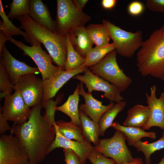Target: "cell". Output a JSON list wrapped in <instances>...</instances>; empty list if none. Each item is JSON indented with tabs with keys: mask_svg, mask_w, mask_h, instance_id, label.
<instances>
[{
	"mask_svg": "<svg viewBox=\"0 0 164 164\" xmlns=\"http://www.w3.org/2000/svg\"><path fill=\"white\" fill-rule=\"evenodd\" d=\"M41 103L32 107L28 120L11 126V133L16 136L27 153L30 164L42 162L49 154L56 135L55 126L41 114Z\"/></svg>",
	"mask_w": 164,
	"mask_h": 164,
	"instance_id": "6da1fadb",
	"label": "cell"
},
{
	"mask_svg": "<svg viewBox=\"0 0 164 164\" xmlns=\"http://www.w3.org/2000/svg\"><path fill=\"white\" fill-rule=\"evenodd\" d=\"M138 71L164 81V25L143 41L136 55Z\"/></svg>",
	"mask_w": 164,
	"mask_h": 164,
	"instance_id": "7a4b0ae2",
	"label": "cell"
},
{
	"mask_svg": "<svg viewBox=\"0 0 164 164\" xmlns=\"http://www.w3.org/2000/svg\"><path fill=\"white\" fill-rule=\"evenodd\" d=\"M20 22V28L24 30L30 37L42 43L58 67L65 70L67 58L66 36L43 28L33 20L29 15L16 18Z\"/></svg>",
	"mask_w": 164,
	"mask_h": 164,
	"instance_id": "3957f363",
	"label": "cell"
},
{
	"mask_svg": "<svg viewBox=\"0 0 164 164\" xmlns=\"http://www.w3.org/2000/svg\"><path fill=\"white\" fill-rule=\"evenodd\" d=\"M56 32L64 36L74 29L82 27L91 19V17L79 9L73 0H57Z\"/></svg>",
	"mask_w": 164,
	"mask_h": 164,
	"instance_id": "277c9868",
	"label": "cell"
},
{
	"mask_svg": "<svg viewBox=\"0 0 164 164\" xmlns=\"http://www.w3.org/2000/svg\"><path fill=\"white\" fill-rule=\"evenodd\" d=\"M117 53L114 50L109 52L98 63L89 67L94 74L117 87L121 92L125 91L132 83L117 63Z\"/></svg>",
	"mask_w": 164,
	"mask_h": 164,
	"instance_id": "5b68a950",
	"label": "cell"
},
{
	"mask_svg": "<svg viewBox=\"0 0 164 164\" xmlns=\"http://www.w3.org/2000/svg\"><path fill=\"white\" fill-rule=\"evenodd\" d=\"M102 22L108 30L117 53L125 57L132 56L140 48L143 42L142 31L138 30L134 32H128L107 20L104 19Z\"/></svg>",
	"mask_w": 164,
	"mask_h": 164,
	"instance_id": "8992f818",
	"label": "cell"
},
{
	"mask_svg": "<svg viewBox=\"0 0 164 164\" xmlns=\"http://www.w3.org/2000/svg\"><path fill=\"white\" fill-rule=\"evenodd\" d=\"M126 140L122 132L116 130L111 138L99 139L94 150L114 159L117 164L131 162L135 158L126 144Z\"/></svg>",
	"mask_w": 164,
	"mask_h": 164,
	"instance_id": "52a82bcc",
	"label": "cell"
},
{
	"mask_svg": "<svg viewBox=\"0 0 164 164\" xmlns=\"http://www.w3.org/2000/svg\"><path fill=\"white\" fill-rule=\"evenodd\" d=\"M9 41L23 51L24 55L29 56L33 60L39 70L43 80L49 78L58 70V67L53 64L51 56L42 49L40 42L37 41L29 46L12 37Z\"/></svg>",
	"mask_w": 164,
	"mask_h": 164,
	"instance_id": "ba28073f",
	"label": "cell"
},
{
	"mask_svg": "<svg viewBox=\"0 0 164 164\" xmlns=\"http://www.w3.org/2000/svg\"><path fill=\"white\" fill-rule=\"evenodd\" d=\"M84 72L83 75L77 74L73 78L84 83L87 92L91 93L93 91L103 92V97L110 102L117 103L124 100L121 95V91L116 86L94 74L88 68Z\"/></svg>",
	"mask_w": 164,
	"mask_h": 164,
	"instance_id": "9c48e42d",
	"label": "cell"
},
{
	"mask_svg": "<svg viewBox=\"0 0 164 164\" xmlns=\"http://www.w3.org/2000/svg\"><path fill=\"white\" fill-rule=\"evenodd\" d=\"M13 88L20 93L29 107L41 102L44 92L43 80L34 74H26L21 77Z\"/></svg>",
	"mask_w": 164,
	"mask_h": 164,
	"instance_id": "30bf717a",
	"label": "cell"
},
{
	"mask_svg": "<svg viewBox=\"0 0 164 164\" xmlns=\"http://www.w3.org/2000/svg\"><path fill=\"white\" fill-rule=\"evenodd\" d=\"M0 112L8 121L18 125L26 121L30 116L31 109L25 103L20 93L15 91L13 94L7 95L4 98Z\"/></svg>",
	"mask_w": 164,
	"mask_h": 164,
	"instance_id": "8fae6325",
	"label": "cell"
},
{
	"mask_svg": "<svg viewBox=\"0 0 164 164\" xmlns=\"http://www.w3.org/2000/svg\"><path fill=\"white\" fill-rule=\"evenodd\" d=\"M0 164H30L27 153L11 133L0 136Z\"/></svg>",
	"mask_w": 164,
	"mask_h": 164,
	"instance_id": "7c38bea8",
	"label": "cell"
},
{
	"mask_svg": "<svg viewBox=\"0 0 164 164\" xmlns=\"http://www.w3.org/2000/svg\"><path fill=\"white\" fill-rule=\"evenodd\" d=\"M0 63L3 67L10 82L13 85L24 75L40 72L37 67H30L25 62L15 58L7 50L5 45L0 54Z\"/></svg>",
	"mask_w": 164,
	"mask_h": 164,
	"instance_id": "4fadbf2b",
	"label": "cell"
},
{
	"mask_svg": "<svg viewBox=\"0 0 164 164\" xmlns=\"http://www.w3.org/2000/svg\"><path fill=\"white\" fill-rule=\"evenodd\" d=\"M156 90V86L154 85L150 88L149 95L145 93L150 114L147 124L142 128L144 130H149L153 127H157L164 131V92H162L158 98Z\"/></svg>",
	"mask_w": 164,
	"mask_h": 164,
	"instance_id": "5bb4252c",
	"label": "cell"
},
{
	"mask_svg": "<svg viewBox=\"0 0 164 164\" xmlns=\"http://www.w3.org/2000/svg\"><path fill=\"white\" fill-rule=\"evenodd\" d=\"M87 68L81 67L73 70H66L59 68L56 73L49 78L43 80L44 92L41 102L53 98L67 82Z\"/></svg>",
	"mask_w": 164,
	"mask_h": 164,
	"instance_id": "9a60e30c",
	"label": "cell"
},
{
	"mask_svg": "<svg viewBox=\"0 0 164 164\" xmlns=\"http://www.w3.org/2000/svg\"><path fill=\"white\" fill-rule=\"evenodd\" d=\"M55 128V138L49 149V153L56 148L69 149L77 154L82 164H86L88 155L94 150V146H92L91 142L87 141L80 142L67 139L61 135Z\"/></svg>",
	"mask_w": 164,
	"mask_h": 164,
	"instance_id": "2e32d148",
	"label": "cell"
},
{
	"mask_svg": "<svg viewBox=\"0 0 164 164\" xmlns=\"http://www.w3.org/2000/svg\"><path fill=\"white\" fill-rule=\"evenodd\" d=\"M83 84L82 82L79 84V94L83 97L85 103L80 105L79 109L93 120L98 123L103 115L112 108L115 104L110 102L107 105H103L102 102L94 98L91 93L85 92Z\"/></svg>",
	"mask_w": 164,
	"mask_h": 164,
	"instance_id": "e0dca14e",
	"label": "cell"
},
{
	"mask_svg": "<svg viewBox=\"0 0 164 164\" xmlns=\"http://www.w3.org/2000/svg\"><path fill=\"white\" fill-rule=\"evenodd\" d=\"M29 9V15L35 22L43 28L56 32V21L52 19L47 7L42 0H30Z\"/></svg>",
	"mask_w": 164,
	"mask_h": 164,
	"instance_id": "ac0fdd59",
	"label": "cell"
},
{
	"mask_svg": "<svg viewBox=\"0 0 164 164\" xmlns=\"http://www.w3.org/2000/svg\"><path fill=\"white\" fill-rule=\"evenodd\" d=\"M69 34L75 50L83 57L86 58L94 44L86 28L84 26L76 28Z\"/></svg>",
	"mask_w": 164,
	"mask_h": 164,
	"instance_id": "d6986e66",
	"label": "cell"
},
{
	"mask_svg": "<svg viewBox=\"0 0 164 164\" xmlns=\"http://www.w3.org/2000/svg\"><path fill=\"white\" fill-rule=\"evenodd\" d=\"M150 114L148 105L136 104L128 110L127 117L123 125L142 128L147 124Z\"/></svg>",
	"mask_w": 164,
	"mask_h": 164,
	"instance_id": "ffe728a7",
	"label": "cell"
},
{
	"mask_svg": "<svg viewBox=\"0 0 164 164\" xmlns=\"http://www.w3.org/2000/svg\"><path fill=\"white\" fill-rule=\"evenodd\" d=\"M111 126L116 130L121 132L125 135L128 144L130 146H133L143 138L147 137L154 140L156 137V133L155 132H146L140 128L125 126L116 122H113Z\"/></svg>",
	"mask_w": 164,
	"mask_h": 164,
	"instance_id": "44dd1931",
	"label": "cell"
},
{
	"mask_svg": "<svg viewBox=\"0 0 164 164\" xmlns=\"http://www.w3.org/2000/svg\"><path fill=\"white\" fill-rule=\"evenodd\" d=\"M80 127L86 140L96 146L99 140L100 129L98 123L93 120L79 110Z\"/></svg>",
	"mask_w": 164,
	"mask_h": 164,
	"instance_id": "7402d4cb",
	"label": "cell"
},
{
	"mask_svg": "<svg viewBox=\"0 0 164 164\" xmlns=\"http://www.w3.org/2000/svg\"><path fill=\"white\" fill-rule=\"evenodd\" d=\"M79 84H77L73 93L69 96L67 100L61 105L57 107L56 111H60L68 116L71 121L80 126L78 103L79 101Z\"/></svg>",
	"mask_w": 164,
	"mask_h": 164,
	"instance_id": "603a6c76",
	"label": "cell"
},
{
	"mask_svg": "<svg viewBox=\"0 0 164 164\" xmlns=\"http://www.w3.org/2000/svg\"><path fill=\"white\" fill-rule=\"evenodd\" d=\"M0 15L2 19V21H0V30L11 37L14 36H22L31 46L36 42L26 32L21 31L20 28H18L13 25L5 12L1 0H0Z\"/></svg>",
	"mask_w": 164,
	"mask_h": 164,
	"instance_id": "cb8c5ba5",
	"label": "cell"
},
{
	"mask_svg": "<svg viewBox=\"0 0 164 164\" xmlns=\"http://www.w3.org/2000/svg\"><path fill=\"white\" fill-rule=\"evenodd\" d=\"M55 126L60 134L67 139L80 142L87 141L83 136L80 127L71 121L68 122L60 120L56 122Z\"/></svg>",
	"mask_w": 164,
	"mask_h": 164,
	"instance_id": "d4e9b609",
	"label": "cell"
},
{
	"mask_svg": "<svg viewBox=\"0 0 164 164\" xmlns=\"http://www.w3.org/2000/svg\"><path fill=\"white\" fill-rule=\"evenodd\" d=\"M86 28L96 46L105 47L110 44L109 32L104 24H91Z\"/></svg>",
	"mask_w": 164,
	"mask_h": 164,
	"instance_id": "484cf974",
	"label": "cell"
},
{
	"mask_svg": "<svg viewBox=\"0 0 164 164\" xmlns=\"http://www.w3.org/2000/svg\"><path fill=\"white\" fill-rule=\"evenodd\" d=\"M133 146L138 152H141L143 153L145 163L150 164L152 162L151 155L157 151L164 149V131L161 137L155 142L148 143L140 140L135 143Z\"/></svg>",
	"mask_w": 164,
	"mask_h": 164,
	"instance_id": "4316f807",
	"label": "cell"
},
{
	"mask_svg": "<svg viewBox=\"0 0 164 164\" xmlns=\"http://www.w3.org/2000/svg\"><path fill=\"white\" fill-rule=\"evenodd\" d=\"M126 105V103L123 101L116 103L112 108L103 115L98 123L100 135H104L106 130L111 126L116 117L123 111Z\"/></svg>",
	"mask_w": 164,
	"mask_h": 164,
	"instance_id": "83f0119b",
	"label": "cell"
},
{
	"mask_svg": "<svg viewBox=\"0 0 164 164\" xmlns=\"http://www.w3.org/2000/svg\"><path fill=\"white\" fill-rule=\"evenodd\" d=\"M115 50L113 42L105 47L95 46L90 50L86 57V61L82 67L88 68L100 62L109 52Z\"/></svg>",
	"mask_w": 164,
	"mask_h": 164,
	"instance_id": "f1b7e54d",
	"label": "cell"
},
{
	"mask_svg": "<svg viewBox=\"0 0 164 164\" xmlns=\"http://www.w3.org/2000/svg\"><path fill=\"white\" fill-rule=\"evenodd\" d=\"M66 36L67 54L65 70H72L81 67L85 63L86 58L83 57L75 50L70 41L69 34L66 35Z\"/></svg>",
	"mask_w": 164,
	"mask_h": 164,
	"instance_id": "f546056e",
	"label": "cell"
},
{
	"mask_svg": "<svg viewBox=\"0 0 164 164\" xmlns=\"http://www.w3.org/2000/svg\"><path fill=\"white\" fill-rule=\"evenodd\" d=\"M30 0H13L9 3L10 11L7 15L9 19L29 15Z\"/></svg>",
	"mask_w": 164,
	"mask_h": 164,
	"instance_id": "4dcf8cb0",
	"label": "cell"
},
{
	"mask_svg": "<svg viewBox=\"0 0 164 164\" xmlns=\"http://www.w3.org/2000/svg\"><path fill=\"white\" fill-rule=\"evenodd\" d=\"M63 97L62 93L59 94L55 101H53V98H51L41 102L42 107L45 108L46 110L44 117L50 124L54 126L56 125L55 115L56 108L57 105L61 103Z\"/></svg>",
	"mask_w": 164,
	"mask_h": 164,
	"instance_id": "1f68e13d",
	"label": "cell"
},
{
	"mask_svg": "<svg viewBox=\"0 0 164 164\" xmlns=\"http://www.w3.org/2000/svg\"><path fill=\"white\" fill-rule=\"evenodd\" d=\"M14 85L10 82L5 69L0 63V98H5L7 95L11 94Z\"/></svg>",
	"mask_w": 164,
	"mask_h": 164,
	"instance_id": "d6a6232c",
	"label": "cell"
},
{
	"mask_svg": "<svg viewBox=\"0 0 164 164\" xmlns=\"http://www.w3.org/2000/svg\"><path fill=\"white\" fill-rule=\"evenodd\" d=\"M88 159L92 164H117L114 159L108 158L101 153L94 150L90 154Z\"/></svg>",
	"mask_w": 164,
	"mask_h": 164,
	"instance_id": "836d02e7",
	"label": "cell"
},
{
	"mask_svg": "<svg viewBox=\"0 0 164 164\" xmlns=\"http://www.w3.org/2000/svg\"><path fill=\"white\" fill-rule=\"evenodd\" d=\"M145 5L152 12L164 13V0H146Z\"/></svg>",
	"mask_w": 164,
	"mask_h": 164,
	"instance_id": "e575fe53",
	"label": "cell"
},
{
	"mask_svg": "<svg viewBox=\"0 0 164 164\" xmlns=\"http://www.w3.org/2000/svg\"><path fill=\"white\" fill-rule=\"evenodd\" d=\"M66 164H82L77 154L69 149H62Z\"/></svg>",
	"mask_w": 164,
	"mask_h": 164,
	"instance_id": "d590c367",
	"label": "cell"
},
{
	"mask_svg": "<svg viewBox=\"0 0 164 164\" xmlns=\"http://www.w3.org/2000/svg\"><path fill=\"white\" fill-rule=\"evenodd\" d=\"M144 10V6L141 2L135 1L131 2L128 7V11L131 15L138 16L143 13Z\"/></svg>",
	"mask_w": 164,
	"mask_h": 164,
	"instance_id": "8d00e7d4",
	"label": "cell"
},
{
	"mask_svg": "<svg viewBox=\"0 0 164 164\" xmlns=\"http://www.w3.org/2000/svg\"><path fill=\"white\" fill-rule=\"evenodd\" d=\"M8 120L4 118L0 112V134L1 135L4 134L7 131H11V126L9 125Z\"/></svg>",
	"mask_w": 164,
	"mask_h": 164,
	"instance_id": "74e56055",
	"label": "cell"
},
{
	"mask_svg": "<svg viewBox=\"0 0 164 164\" xmlns=\"http://www.w3.org/2000/svg\"><path fill=\"white\" fill-rule=\"evenodd\" d=\"M117 2L116 0H102L101 4L104 9L111 10L115 6Z\"/></svg>",
	"mask_w": 164,
	"mask_h": 164,
	"instance_id": "f35d334b",
	"label": "cell"
},
{
	"mask_svg": "<svg viewBox=\"0 0 164 164\" xmlns=\"http://www.w3.org/2000/svg\"><path fill=\"white\" fill-rule=\"evenodd\" d=\"M12 37L2 31L0 30V54L1 53L3 46L5 45V42L9 41Z\"/></svg>",
	"mask_w": 164,
	"mask_h": 164,
	"instance_id": "ab89813d",
	"label": "cell"
},
{
	"mask_svg": "<svg viewBox=\"0 0 164 164\" xmlns=\"http://www.w3.org/2000/svg\"><path fill=\"white\" fill-rule=\"evenodd\" d=\"M74 3L76 6L80 10L83 11L88 0H73Z\"/></svg>",
	"mask_w": 164,
	"mask_h": 164,
	"instance_id": "60d3db41",
	"label": "cell"
},
{
	"mask_svg": "<svg viewBox=\"0 0 164 164\" xmlns=\"http://www.w3.org/2000/svg\"><path fill=\"white\" fill-rule=\"evenodd\" d=\"M123 164H144L142 159L140 157L135 158L132 161Z\"/></svg>",
	"mask_w": 164,
	"mask_h": 164,
	"instance_id": "b9f144b4",
	"label": "cell"
},
{
	"mask_svg": "<svg viewBox=\"0 0 164 164\" xmlns=\"http://www.w3.org/2000/svg\"><path fill=\"white\" fill-rule=\"evenodd\" d=\"M158 164H164V155Z\"/></svg>",
	"mask_w": 164,
	"mask_h": 164,
	"instance_id": "7bdbcfd3",
	"label": "cell"
}]
</instances>
